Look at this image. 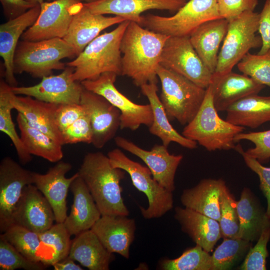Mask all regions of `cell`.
I'll list each match as a JSON object with an SVG mask.
<instances>
[{
	"instance_id": "obj_1",
	"label": "cell",
	"mask_w": 270,
	"mask_h": 270,
	"mask_svg": "<svg viewBox=\"0 0 270 270\" xmlns=\"http://www.w3.org/2000/svg\"><path fill=\"white\" fill-rule=\"evenodd\" d=\"M169 36L130 21L120 44L123 54L122 75L132 78L139 87L146 84H156L157 70L164 46Z\"/></svg>"
},
{
	"instance_id": "obj_2",
	"label": "cell",
	"mask_w": 270,
	"mask_h": 270,
	"mask_svg": "<svg viewBox=\"0 0 270 270\" xmlns=\"http://www.w3.org/2000/svg\"><path fill=\"white\" fill-rule=\"evenodd\" d=\"M96 203L102 216H128L120 185L126 174L114 168L108 156L97 152L86 154L78 172Z\"/></svg>"
},
{
	"instance_id": "obj_3",
	"label": "cell",
	"mask_w": 270,
	"mask_h": 270,
	"mask_svg": "<svg viewBox=\"0 0 270 270\" xmlns=\"http://www.w3.org/2000/svg\"><path fill=\"white\" fill-rule=\"evenodd\" d=\"M129 22L126 20L112 31L98 36L74 60L66 64L74 68V80H96L106 72L122 75L120 44Z\"/></svg>"
},
{
	"instance_id": "obj_4",
	"label": "cell",
	"mask_w": 270,
	"mask_h": 270,
	"mask_svg": "<svg viewBox=\"0 0 270 270\" xmlns=\"http://www.w3.org/2000/svg\"><path fill=\"white\" fill-rule=\"evenodd\" d=\"M213 102L212 90L206 88L203 102L193 120L184 128L182 134L210 152L230 150L236 147V136L244 127L232 124L220 118Z\"/></svg>"
},
{
	"instance_id": "obj_5",
	"label": "cell",
	"mask_w": 270,
	"mask_h": 270,
	"mask_svg": "<svg viewBox=\"0 0 270 270\" xmlns=\"http://www.w3.org/2000/svg\"><path fill=\"white\" fill-rule=\"evenodd\" d=\"M76 56L74 48L63 38L20 41L14 58V74L26 72L36 78L52 75L53 70H64L62 60Z\"/></svg>"
},
{
	"instance_id": "obj_6",
	"label": "cell",
	"mask_w": 270,
	"mask_h": 270,
	"mask_svg": "<svg viewBox=\"0 0 270 270\" xmlns=\"http://www.w3.org/2000/svg\"><path fill=\"white\" fill-rule=\"evenodd\" d=\"M157 76L162 85L160 98L168 119L186 125L198 111L206 89L160 64Z\"/></svg>"
},
{
	"instance_id": "obj_7",
	"label": "cell",
	"mask_w": 270,
	"mask_h": 270,
	"mask_svg": "<svg viewBox=\"0 0 270 270\" xmlns=\"http://www.w3.org/2000/svg\"><path fill=\"white\" fill-rule=\"evenodd\" d=\"M107 156L111 165L127 172L134 186L146 196L148 207L145 208L140 206L141 214L144 218L162 217L172 209V192L162 186L153 178L148 166L132 160L119 148L110 150Z\"/></svg>"
},
{
	"instance_id": "obj_8",
	"label": "cell",
	"mask_w": 270,
	"mask_h": 270,
	"mask_svg": "<svg viewBox=\"0 0 270 270\" xmlns=\"http://www.w3.org/2000/svg\"><path fill=\"white\" fill-rule=\"evenodd\" d=\"M140 26L169 36H190L203 23L222 18L218 0H190L171 16H142Z\"/></svg>"
},
{
	"instance_id": "obj_9",
	"label": "cell",
	"mask_w": 270,
	"mask_h": 270,
	"mask_svg": "<svg viewBox=\"0 0 270 270\" xmlns=\"http://www.w3.org/2000/svg\"><path fill=\"white\" fill-rule=\"evenodd\" d=\"M258 24L259 13L254 11L246 12L228 22L213 74L222 75L232 71L250 49L262 46L261 37L256 34Z\"/></svg>"
},
{
	"instance_id": "obj_10",
	"label": "cell",
	"mask_w": 270,
	"mask_h": 270,
	"mask_svg": "<svg viewBox=\"0 0 270 270\" xmlns=\"http://www.w3.org/2000/svg\"><path fill=\"white\" fill-rule=\"evenodd\" d=\"M117 76L114 72H106L96 80L80 82L85 89L103 96L120 111V129L134 131L141 125L149 128L153 121L150 104H137L122 94L114 85Z\"/></svg>"
},
{
	"instance_id": "obj_11",
	"label": "cell",
	"mask_w": 270,
	"mask_h": 270,
	"mask_svg": "<svg viewBox=\"0 0 270 270\" xmlns=\"http://www.w3.org/2000/svg\"><path fill=\"white\" fill-rule=\"evenodd\" d=\"M160 64L206 89L212 74L192 46L189 36H170L164 46Z\"/></svg>"
},
{
	"instance_id": "obj_12",
	"label": "cell",
	"mask_w": 270,
	"mask_h": 270,
	"mask_svg": "<svg viewBox=\"0 0 270 270\" xmlns=\"http://www.w3.org/2000/svg\"><path fill=\"white\" fill-rule=\"evenodd\" d=\"M80 0H54L40 4V12L34 24L22 34V40L38 41L63 38L74 14L83 6Z\"/></svg>"
},
{
	"instance_id": "obj_13",
	"label": "cell",
	"mask_w": 270,
	"mask_h": 270,
	"mask_svg": "<svg viewBox=\"0 0 270 270\" xmlns=\"http://www.w3.org/2000/svg\"><path fill=\"white\" fill-rule=\"evenodd\" d=\"M74 72V68L66 66L60 74L44 76L37 84L11 88L16 95H24L47 102L79 104L84 87L80 82L72 79Z\"/></svg>"
},
{
	"instance_id": "obj_14",
	"label": "cell",
	"mask_w": 270,
	"mask_h": 270,
	"mask_svg": "<svg viewBox=\"0 0 270 270\" xmlns=\"http://www.w3.org/2000/svg\"><path fill=\"white\" fill-rule=\"evenodd\" d=\"M34 172L6 156L0 163V231L12 225V217L24 187L34 184Z\"/></svg>"
},
{
	"instance_id": "obj_15",
	"label": "cell",
	"mask_w": 270,
	"mask_h": 270,
	"mask_svg": "<svg viewBox=\"0 0 270 270\" xmlns=\"http://www.w3.org/2000/svg\"><path fill=\"white\" fill-rule=\"evenodd\" d=\"M116 145L141 159L150 170L153 178L162 186L173 192L176 170L183 158L182 154H172L166 146L156 144L146 150L120 136L114 138Z\"/></svg>"
},
{
	"instance_id": "obj_16",
	"label": "cell",
	"mask_w": 270,
	"mask_h": 270,
	"mask_svg": "<svg viewBox=\"0 0 270 270\" xmlns=\"http://www.w3.org/2000/svg\"><path fill=\"white\" fill-rule=\"evenodd\" d=\"M80 104L84 108L90 119L92 144L96 148H102L114 138L120 128L121 113L104 98L84 88Z\"/></svg>"
},
{
	"instance_id": "obj_17",
	"label": "cell",
	"mask_w": 270,
	"mask_h": 270,
	"mask_svg": "<svg viewBox=\"0 0 270 270\" xmlns=\"http://www.w3.org/2000/svg\"><path fill=\"white\" fill-rule=\"evenodd\" d=\"M54 221L52 208L44 196L34 184L26 186L14 212L12 225L40 233L50 228Z\"/></svg>"
},
{
	"instance_id": "obj_18",
	"label": "cell",
	"mask_w": 270,
	"mask_h": 270,
	"mask_svg": "<svg viewBox=\"0 0 270 270\" xmlns=\"http://www.w3.org/2000/svg\"><path fill=\"white\" fill-rule=\"evenodd\" d=\"M72 164L59 161L44 174L34 172V184L50 204L56 222H64L68 216L66 198L72 182L79 175L77 172L67 178L66 174L72 169Z\"/></svg>"
},
{
	"instance_id": "obj_19",
	"label": "cell",
	"mask_w": 270,
	"mask_h": 270,
	"mask_svg": "<svg viewBox=\"0 0 270 270\" xmlns=\"http://www.w3.org/2000/svg\"><path fill=\"white\" fill-rule=\"evenodd\" d=\"M184 0H98L84 2L92 12L112 14L140 25L141 14L150 10L178 11L185 4Z\"/></svg>"
},
{
	"instance_id": "obj_20",
	"label": "cell",
	"mask_w": 270,
	"mask_h": 270,
	"mask_svg": "<svg viewBox=\"0 0 270 270\" xmlns=\"http://www.w3.org/2000/svg\"><path fill=\"white\" fill-rule=\"evenodd\" d=\"M135 220L126 216H102L91 230L110 252L130 257V246L134 239Z\"/></svg>"
},
{
	"instance_id": "obj_21",
	"label": "cell",
	"mask_w": 270,
	"mask_h": 270,
	"mask_svg": "<svg viewBox=\"0 0 270 270\" xmlns=\"http://www.w3.org/2000/svg\"><path fill=\"white\" fill-rule=\"evenodd\" d=\"M210 86L214 104L218 112H226L235 102L258 94L265 87L248 76L232 71L222 75L212 74Z\"/></svg>"
},
{
	"instance_id": "obj_22",
	"label": "cell",
	"mask_w": 270,
	"mask_h": 270,
	"mask_svg": "<svg viewBox=\"0 0 270 270\" xmlns=\"http://www.w3.org/2000/svg\"><path fill=\"white\" fill-rule=\"evenodd\" d=\"M126 20L120 16H106L92 12L84 4L74 14L63 39L74 50L76 56L104 30Z\"/></svg>"
},
{
	"instance_id": "obj_23",
	"label": "cell",
	"mask_w": 270,
	"mask_h": 270,
	"mask_svg": "<svg viewBox=\"0 0 270 270\" xmlns=\"http://www.w3.org/2000/svg\"><path fill=\"white\" fill-rule=\"evenodd\" d=\"M40 8V4H38L22 14L0 26V55L4 62L5 80L12 87L18 84L14 76V58L18 40L34 24Z\"/></svg>"
},
{
	"instance_id": "obj_24",
	"label": "cell",
	"mask_w": 270,
	"mask_h": 270,
	"mask_svg": "<svg viewBox=\"0 0 270 270\" xmlns=\"http://www.w3.org/2000/svg\"><path fill=\"white\" fill-rule=\"evenodd\" d=\"M10 100L14 109L22 114L29 124L62 146L64 144L62 135L56 121V112L59 104L41 101L28 96H18L12 91Z\"/></svg>"
},
{
	"instance_id": "obj_25",
	"label": "cell",
	"mask_w": 270,
	"mask_h": 270,
	"mask_svg": "<svg viewBox=\"0 0 270 270\" xmlns=\"http://www.w3.org/2000/svg\"><path fill=\"white\" fill-rule=\"evenodd\" d=\"M70 189L73 194V203L64 224L71 236H76L91 229L102 214L79 176L72 182Z\"/></svg>"
},
{
	"instance_id": "obj_26",
	"label": "cell",
	"mask_w": 270,
	"mask_h": 270,
	"mask_svg": "<svg viewBox=\"0 0 270 270\" xmlns=\"http://www.w3.org/2000/svg\"><path fill=\"white\" fill-rule=\"evenodd\" d=\"M228 25V22L224 18L210 20L198 26L189 36L194 48L212 74L216 70L220 46Z\"/></svg>"
},
{
	"instance_id": "obj_27",
	"label": "cell",
	"mask_w": 270,
	"mask_h": 270,
	"mask_svg": "<svg viewBox=\"0 0 270 270\" xmlns=\"http://www.w3.org/2000/svg\"><path fill=\"white\" fill-rule=\"evenodd\" d=\"M174 218L186 233L196 244L208 252L222 238L219 222L186 208H175Z\"/></svg>"
},
{
	"instance_id": "obj_28",
	"label": "cell",
	"mask_w": 270,
	"mask_h": 270,
	"mask_svg": "<svg viewBox=\"0 0 270 270\" xmlns=\"http://www.w3.org/2000/svg\"><path fill=\"white\" fill-rule=\"evenodd\" d=\"M222 179H204L195 186L184 190L180 196L186 208L219 222L220 217V198L226 186Z\"/></svg>"
},
{
	"instance_id": "obj_29",
	"label": "cell",
	"mask_w": 270,
	"mask_h": 270,
	"mask_svg": "<svg viewBox=\"0 0 270 270\" xmlns=\"http://www.w3.org/2000/svg\"><path fill=\"white\" fill-rule=\"evenodd\" d=\"M68 256L90 270H108L114 260L113 253L104 246L91 229L75 236Z\"/></svg>"
},
{
	"instance_id": "obj_30",
	"label": "cell",
	"mask_w": 270,
	"mask_h": 270,
	"mask_svg": "<svg viewBox=\"0 0 270 270\" xmlns=\"http://www.w3.org/2000/svg\"><path fill=\"white\" fill-rule=\"evenodd\" d=\"M140 88L142 94L148 99L152 110L153 121L149 127L150 132L159 138L162 144L166 147L170 143L174 142L188 149L196 148V142L179 134L170 122V120L158 96L156 84H146Z\"/></svg>"
},
{
	"instance_id": "obj_31",
	"label": "cell",
	"mask_w": 270,
	"mask_h": 270,
	"mask_svg": "<svg viewBox=\"0 0 270 270\" xmlns=\"http://www.w3.org/2000/svg\"><path fill=\"white\" fill-rule=\"evenodd\" d=\"M239 220L238 238L252 242L260 238L263 230L270 226V219L256 196L244 188L236 202Z\"/></svg>"
},
{
	"instance_id": "obj_32",
	"label": "cell",
	"mask_w": 270,
	"mask_h": 270,
	"mask_svg": "<svg viewBox=\"0 0 270 270\" xmlns=\"http://www.w3.org/2000/svg\"><path fill=\"white\" fill-rule=\"evenodd\" d=\"M226 120L236 126L256 128L270 121V96L258 94L242 98L226 110Z\"/></svg>"
},
{
	"instance_id": "obj_33",
	"label": "cell",
	"mask_w": 270,
	"mask_h": 270,
	"mask_svg": "<svg viewBox=\"0 0 270 270\" xmlns=\"http://www.w3.org/2000/svg\"><path fill=\"white\" fill-rule=\"evenodd\" d=\"M16 122L20 138L31 155L42 158L52 162H57L62 158V144L29 124L20 112L18 114Z\"/></svg>"
},
{
	"instance_id": "obj_34",
	"label": "cell",
	"mask_w": 270,
	"mask_h": 270,
	"mask_svg": "<svg viewBox=\"0 0 270 270\" xmlns=\"http://www.w3.org/2000/svg\"><path fill=\"white\" fill-rule=\"evenodd\" d=\"M11 86L3 79L0 82V130L6 134L16 148L19 160L25 164L32 160V155L25 148L16 132L12 121L11 110L14 109L10 102Z\"/></svg>"
},
{
	"instance_id": "obj_35",
	"label": "cell",
	"mask_w": 270,
	"mask_h": 270,
	"mask_svg": "<svg viewBox=\"0 0 270 270\" xmlns=\"http://www.w3.org/2000/svg\"><path fill=\"white\" fill-rule=\"evenodd\" d=\"M0 237L12 244L28 259L41 262L46 265L45 258L42 252L43 251L42 248L44 247L38 233L13 224L2 233Z\"/></svg>"
},
{
	"instance_id": "obj_36",
	"label": "cell",
	"mask_w": 270,
	"mask_h": 270,
	"mask_svg": "<svg viewBox=\"0 0 270 270\" xmlns=\"http://www.w3.org/2000/svg\"><path fill=\"white\" fill-rule=\"evenodd\" d=\"M250 242L240 238H224L212 255V270L232 268L245 256L251 246Z\"/></svg>"
},
{
	"instance_id": "obj_37",
	"label": "cell",
	"mask_w": 270,
	"mask_h": 270,
	"mask_svg": "<svg viewBox=\"0 0 270 270\" xmlns=\"http://www.w3.org/2000/svg\"><path fill=\"white\" fill-rule=\"evenodd\" d=\"M159 268L162 270H212V256L196 244L178 258L162 260Z\"/></svg>"
},
{
	"instance_id": "obj_38",
	"label": "cell",
	"mask_w": 270,
	"mask_h": 270,
	"mask_svg": "<svg viewBox=\"0 0 270 270\" xmlns=\"http://www.w3.org/2000/svg\"><path fill=\"white\" fill-rule=\"evenodd\" d=\"M38 234L44 247L48 248L50 251L52 266L68 256L72 242L71 235L64 222H56Z\"/></svg>"
},
{
	"instance_id": "obj_39",
	"label": "cell",
	"mask_w": 270,
	"mask_h": 270,
	"mask_svg": "<svg viewBox=\"0 0 270 270\" xmlns=\"http://www.w3.org/2000/svg\"><path fill=\"white\" fill-rule=\"evenodd\" d=\"M237 66L244 74L270 87V50L264 54L248 52Z\"/></svg>"
},
{
	"instance_id": "obj_40",
	"label": "cell",
	"mask_w": 270,
	"mask_h": 270,
	"mask_svg": "<svg viewBox=\"0 0 270 270\" xmlns=\"http://www.w3.org/2000/svg\"><path fill=\"white\" fill-rule=\"evenodd\" d=\"M236 202L226 186L220 198V217L218 222L223 238H238L239 220Z\"/></svg>"
},
{
	"instance_id": "obj_41",
	"label": "cell",
	"mask_w": 270,
	"mask_h": 270,
	"mask_svg": "<svg viewBox=\"0 0 270 270\" xmlns=\"http://www.w3.org/2000/svg\"><path fill=\"white\" fill-rule=\"evenodd\" d=\"M47 266L31 260L19 252L12 244L0 237V270H43Z\"/></svg>"
},
{
	"instance_id": "obj_42",
	"label": "cell",
	"mask_w": 270,
	"mask_h": 270,
	"mask_svg": "<svg viewBox=\"0 0 270 270\" xmlns=\"http://www.w3.org/2000/svg\"><path fill=\"white\" fill-rule=\"evenodd\" d=\"M270 239V226L262 232L257 242L251 247L240 266L242 270H266V260L268 256V243Z\"/></svg>"
},
{
	"instance_id": "obj_43",
	"label": "cell",
	"mask_w": 270,
	"mask_h": 270,
	"mask_svg": "<svg viewBox=\"0 0 270 270\" xmlns=\"http://www.w3.org/2000/svg\"><path fill=\"white\" fill-rule=\"evenodd\" d=\"M241 140H248L252 142L254 146L245 152L249 156L256 159L260 162L268 161L270 159V130L257 132H243L238 134L236 142Z\"/></svg>"
},
{
	"instance_id": "obj_44",
	"label": "cell",
	"mask_w": 270,
	"mask_h": 270,
	"mask_svg": "<svg viewBox=\"0 0 270 270\" xmlns=\"http://www.w3.org/2000/svg\"><path fill=\"white\" fill-rule=\"evenodd\" d=\"M64 144L92 143V130L88 112L83 114L62 132Z\"/></svg>"
},
{
	"instance_id": "obj_45",
	"label": "cell",
	"mask_w": 270,
	"mask_h": 270,
	"mask_svg": "<svg viewBox=\"0 0 270 270\" xmlns=\"http://www.w3.org/2000/svg\"><path fill=\"white\" fill-rule=\"evenodd\" d=\"M234 150L242 156L246 166L258 176L260 189L267 201L266 214L270 219V167L262 166L256 159L248 156L240 144Z\"/></svg>"
},
{
	"instance_id": "obj_46",
	"label": "cell",
	"mask_w": 270,
	"mask_h": 270,
	"mask_svg": "<svg viewBox=\"0 0 270 270\" xmlns=\"http://www.w3.org/2000/svg\"><path fill=\"white\" fill-rule=\"evenodd\" d=\"M258 0H220L218 11L222 18L228 22L246 12H254Z\"/></svg>"
},
{
	"instance_id": "obj_47",
	"label": "cell",
	"mask_w": 270,
	"mask_h": 270,
	"mask_svg": "<svg viewBox=\"0 0 270 270\" xmlns=\"http://www.w3.org/2000/svg\"><path fill=\"white\" fill-rule=\"evenodd\" d=\"M86 112L84 108L80 104H59L56 112V121L61 132L74 122Z\"/></svg>"
},
{
	"instance_id": "obj_48",
	"label": "cell",
	"mask_w": 270,
	"mask_h": 270,
	"mask_svg": "<svg viewBox=\"0 0 270 270\" xmlns=\"http://www.w3.org/2000/svg\"><path fill=\"white\" fill-rule=\"evenodd\" d=\"M258 31L262 40V46L258 54H264L270 50V0H266L259 13Z\"/></svg>"
},
{
	"instance_id": "obj_49",
	"label": "cell",
	"mask_w": 270,
	"mask_h": 270,
	"mask_svg": "<svg viewBox=\"0 0 270 270\" xmlns=\"http://www.w3.org/2000/svg\"><path fill=\"white\" fill-rule=\"evenodd\" d=\"M0 1L4 14L8 20L22 14L36 5L25 0H0Z\"/></svg>"
},
{
	"instance_id": "obj_50",
	"label": "cell",
	"mask_w": 270,
	"mask_h": 270,
	"mask_svg": "<svg viewBox=\"0 0 270 270\" xmlns=\"http://www.w3.org/2000/svg\"><path fill=\"white\" fill-rule=\"evenodd\" d=\"M74 260L68 256L52 264L54 270H82L80 266L76 264Z\"/></svg>"
},
{
	"instance_id": "obj_51",
	"label": "cell",
	"mask_w": 270,
	"mask_h": 270,
	"mask_svg": "<svg viewBox=\"0 0 270 270\" xmlns=\"http://www.w3.org/2000/svg\"><path fill=\"white\" fill-rule=\"evenodd\" d=\"M25 0L32 4H41L42 3L44 2H50V1H52V0Z\"/></svg>"
},
{
	"instance_id": "obj_52",
	"label": "cell",
	"mask_w": 270,
	"mask_h": 270,
	"mask_svg": "<svg viewBox=\"0 0 270 270\" xmlns=\"http://www.w3.org/2000/svg\"><path fill=\"white\" fill-rule=\"evenodd\" d=\"M80 0L84 1L85 3H90V2H94L98 0Z\"/></svg>"
},
{
	"instance_id": "obj_53",
	"label": "cell",
	"mask_w": 270,
	"mask_h": 270,
	"mask_svg": "<svg viewBox=\"0 0 270 270\" xmlns=\"http://www.w3.org/2000/svg\"><path fill=\"white\" fill-rule=\"evenodd\" d=\"M220 0H218V2L220 1Z\"/></svg>"
},
{
	"instance_id": "obj_54",
	"label": "cell",
	"mask_w": 270,
	"mask_h": 270,
	"mask_svg": "<svg viewBox=\"0 0 270 270\" xmlns=\"http://www.w3.org/2000/svg\"><path fill=\"white\" fill-rule=\"evenodd\" d=\"M184 0L186 1V0Z\"/></svg>"
}]
</instances>
